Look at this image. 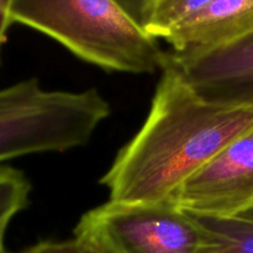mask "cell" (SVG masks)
<instances>
[{
	"label": "cell",
	"instance_id": "cell-1",
	"mask_svg": "<svg viewBox=\"0 0 253 253\" xmlns=\"http://www.w3.org/2000/svg\"><path fill=\"white\" fill-rule=\"evenodd\" d=\"M253 130V109L203 99L168 57L150 113L100 184L113 202L168 200L212 157Z\"/></svg>",
	"mask_w": 253,
	"mask_h": 253
},
{
	"label": "cell",
	"instance_id": "cell-2",
	"mask_svg": "<svg viewBox=\"0 0 253 253\" xmlns=\"http://www.w3.org/2000/svg\"><path fill=\"white\" fill-rule=\"evenodd\" d=\"M10 17L105 71L151 74L167 58L158 39L115 0H11Z\"/></svg>",
	"mask_w": 253,
	"mask_h": 253
},
{
	"label": "cell",
	"instance_id": "cell-3",
	"mask_svg": "<svg viewBox=\"0 0 253 253\" xmlns=\"http://www.w3.org/2000/svg\"><path fill=\"white\" fill-rule=\"evenodd\" d=\"M110 104L96 89L46 90L36 78L0 89V163L86 145Z\"/></svg>",
	"mask_w": 253,
	"mask_h": 253
},
{
	"label": "cell",
	"instance_id": "cell-4",
	"mask_svg": "<svg viewBox=\"0 0 253 253\" xmlns=\"http://www.w3.org/2000/svg\"><path fill=\"white\" fill-rule=\"evenodd\" d=\"M73 235L106 253H214L194 215L170 200H109L82 215Z\"/></svg>",
	"mask_w": 253,
	"mask_h": 253
},
{
	"label": "cell",
	"instance_id": "cell-5",
	"mask_svg": "<svg viewBox=\"0 0 253 253\" xmlns=\"http://www.w3.org/2000/svg\"><path fill=\"white\" fill-rule=\"evenodd\" d=\"M168 200L199 216L235 217L252 210L253 130L229 143Z\"/></svg>",
	"mask_w": 253,
	"mask_h": 253
},
{
	"label": "cell",
	"instance_id": "cell-6",
	"mask_svg": "<svg viewBox=\"0 0 253 253\" xmlns=\"http://www.w3.org/2000/svg\"><path fill=\"white\" fill-rule=\"evenodd\" d=\"M167 57L203 99L253 109V34L205 53Z\"/></svg>",
	"mask_w": 253,
	"mask_h": 253
},
{
	"label": "cell",
	"instance_id": "cell-7",
	"mask_svg": "<svg viewBox=\"0 0 253 253\" xmlns=\"http://www.w3.org/2000/svg\"><path fill=\"white\" fill-rule=\"evenodd\" d=\"M253 34V0H211L173 27L165 40L173 53L193 56Z\"/></svg>",
	"mask_w": 253,
	"mask_h": 253
},
{
	"label": "cell",
	"instance_id": "cell-8",
	"mask_svg": "<svg viewBox=\"0 0 253 253\" xmlns=\"http://www.w3.org/2000/svg\"><path fill=\"white\" fill-rule=\"evenodd\" d=\"M194 216L209 235L214 253H253V216Z\"/></svg>",
	"mask_w": 253,
	"mask_h": 253
},
{
	"label": "cell",
	"instance_id": "cell-9",
	"mask_svg": "<svg viewBox=\"0 0 253 253\" xmlns=\"http://www.w3.org/2000/svg\"><path fill=\"white\" fill-rule=\"evenodd\" d=\"M31 184L21 170L0 165V253H11L5 245L7 226L30 203Z\"/></svg>",
	"mask_w": 253,
	"mask_h": 253
},
{
	"label": "cell",
	"instance_id": "cell-10",
	"mask_svg": "<svg viewBox=\"0 0 253 253\" xmlns=\"http://www.w3.org/2000/svg\"><path fill=\"white\" fill-rule=\"evenodd\" d=\"M211 0H150L143 17V29L156 39H163L185 19Z\"/></svg>",
	"mask_w": 253,
	"mask_h": 253
},
{
	"label": "cell",
	"instance_id": "cell-11",
	"mask_svg": "<svg viewBox=\"0 0 253 253\" xmlns=\"http://www.w3.org/2000/svg\"><path fill=\"white\" fill-rule=\"evenodd\" d=\"M21 253H106L84 240L73 237L63 241L42 240L26 247Z\"/></svg>",
	"mask_w": 253,
	"mask_h": 253
},
{
	"label": "cell",
	"instance_id": "cell-12",
	"mask_svg": "<svg viewBox=\"0 0 253 253\" xmlns=\"http://www.w3.org/2000/svg\"><path fill=\"white\" fill-rule=\"evenodd\" d=\"M115 1L131 19H133L142 26L146 7H147L150 0H115Z\"/></svg>",
	"mask_w": 253,
	"mask_h": 253
},
{
	"label": "cell",
	"instance_id": "cell-13",
	"mask_svg": "<svg viewBox=\"0 0 253 253\" xmlns=\"http://www.w3.org/2000/svg\"><path fill=\"white\" fill-rule=\"evenodd\" d=\"M11 0H0V63H1V47L6 40V31L12 24L10 17Z\"/></svg>",
	"mask_w": 253,
	"mask_h": 253
},
{
	"label": "cell",
	"instance_id": "cell-14",
	"mask_svg": "<svg viewBox=\"0 0 253 253\" xmlns=\"http://www.w3.org/2000/svg\"><path fill=\"white\" fill-rule=\"evenodd\" d=\"M244 215H250V216H253V209L250 210V211H247L246 214H244Z\"/></svg>",
	"mask_w": 253,
	"mask_h": 253
}]
</instances>
